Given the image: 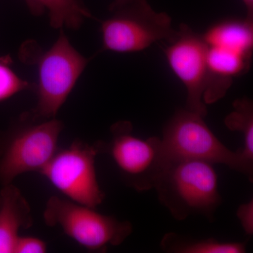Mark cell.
Listing matches in <instances>:
<instances>
[{
  "mask_svg": "<svg viewBox=\"0 0 253 253\" xmlns=\"http://www.w3.org/2000/svg\"><path fill=\"white\" fill-rule=\"evenodd\" d=\"M111 134L109 142H96L100 154L109 155L128 186L138 191L155 189L172 162L161 138L137 137L126 121L113 124Z\"/></svg>",
  "mask_w": 253,
  "mask_h": 253,
  "instance_id": "7a4b0ae2",
  "label": "cell"
},
{
  "mask_svg": "<svg viewBox=\"0 0 253 253\" xmlns=\"http://www.w3.org/2000/svg\"><path fill=\"white\" fill-rule=\"evenodd\" d=\"M98 154L97 143L75 141L68 147L58 149L40 173L66 199L96 208L105 199L95 169Z\"/></svg>",
  "mask_w": 253,
  "mask_h": 253,
  "instance_id": "ba28073f",
  "label": "cell"
},
{
  "mask_svg": "<svg viewBox=\"0 0 253 253\" xmlns=\"http://www.w3.org/2000/svg\"><path fill=\"white\" fill-rule=\"evenodd\" d=\"M212 165L194 159L171 162L155 189L160 201L176 219L194 214L212 217L221 202Z\"/></svg>",
  "mask_w": 253,
  "mask_h": 253,
  "instance_id": "6da1fadb",
  "label": "cell"
},
{
  "mask_svg": "<svg viewBox=\"0 0 253 253\" xmlns=\"http://www.w3.org/2000/svg\"><path fill=\"white\" fill-rule=\"evenodd\" d=\"M34 15L49 14L51 27L77 30L85 18H92L90 11L81 0H25Z\"/></svg>",
  "mask_w": 253,
  "mask_h": 253,
  "instance_id": "8fae6325",
  "label": "cell"
},
{
  "mask_svg": "<svg viewBox=\"0 0 253 253\" xmlns=\"http://www.w3.org/2000/svg\"><path fill=\"white\" fill-rule=\"evenodd\" d=\"M61 30L53 46L36 56L38 101L34 109L23 115L32 121L56 118L89 62Z\"/></svg>",
  "mask_w": 253,
  "mask_h": 253,
  "instance_id": "277c9868",
  "label": "cell"
},
{
  "mask_svg": "<svg viewBox=\"0 0 253 253\" xmlns=\"http://www.w3.org/2000/svg\"><path fill=\"white\" fill-rule=\"evenodd\" d=\"M234 111L224 120L226 127L238 131L244 136V146L237 150L246 169V175L252 181L253 172V104L249 98L236 99Z\"/></svg>",
  "mask_w": 253,
  "mask_h": 253,
  "instance_id": "7c38bea8",
  "label": "cell"
},
{
  "mask_svg": "<svg viewBox=\"0 0 253 253\" xmlns=\"http://www.w3.org/2000/svg\"><path fill=\"white\" fill-rule=\"evenodd\" d=\"M246 7L247 15L246 18L253 21V0H241Z\"/></svg>",
  "mask_w": 253,
  "mask_h": 253,
  "instance_id": "e0dca14e",
  "label": "cell"
},
{
  "mask_svg": "<svg viewBox=\"0 0 253 253\" xmlns=\"http://www.w3.org/2000/svg\"><path fill=\"white\" fill-rule=\"evenodd\" d=\"M33 225L32 211L21 190L11 184L0 190V253H14L21 229Z\"/></svg>",
  "mask_w": 253,
  "mask_h": 253,
  "instance_id": "30bf717a",
  "label": "cell"
},
{
  "mask_svg": "<svg viewBox=\"0 0 253 253\" xmlns=\"http://www.w3.org/2000/svg\"><path fill=\"white\" fill-rule=\"evenodd\" d=\"M166 43L163 51L168 65L186 89V109L205 117L207 107L204 95L208 68V46L204 36L182 23Z\"/></svg>",
  "mask_w": 253,
  "mask_h": 253,
  "instance_id": "9c48e42d",
  "label": "cell"
},
{
  "mask_svg": "<svg viewBox=\"0 0 253 253\" xmlns=\"http://www.w3.org/2000/svg\"><path fill=\"white\" fill-rule=\"evenodd\" d=\"M204 118L186 108L173 115L161 138L170 161L194 159L224 164L246 175L239 153L226 148L210 129Z\"/></svg>",
  "mask_w": 253,
  "mask_h": 253,
  "instance_id": "52a82bcc",
  "label": "cell"
},
{
  "mask_svg": "<svg viewBox=\"0 0 253 253\" xmlns=\"http://www.w3.org/2000/svg\"><path fill=\"white\" fill-rule=\"evenodd\" d=\"M8 59H0V102L33 87L9 67Z\"/></svg>",
  "mask_w": 253,
  "mask_h": 253,
  "instance_id": "5bb4252c",
  "label": "cell"
},
{
  "mask_svg": "<svg viewBox=\"0 0 253 253\" xmlns=\"http://www.w3.org/2000/svg\"><path fill=\"white\" fill-rule=\"evenodd\" d=\"M237 217L245 232L249 235L253 234V201L241 205L237 211Z\"/></svg>",
  "mask_w": 253,
  "mask_h": 253,
  "instance_id": "2e32d148",
  "label": "cell"
},
{
  "mask_svg": "<svg viewBox=\"0 0 253 253\" xmlns=\"http://www.w3.org/2000/svg\"><path fill=\"white\" fill-rule=\"evenodd\" d=\"M168 252L177 253H244L246 244L237 242H220L215 239L184 241L174 234H167L162 241Z\"/></svg>",
  "mask_w": 253,
  "mask_h": 253,
  "instance_id": "4fadbf2b",
  "label": "cell"
},
{
  "mask_svg": "<svg viewBox=\"0 0 253 253\" xmlns=\"http://www.w3.org/2000/svg\"><path fill=\"white\" fill-rule=\"evenodd\" d=\"M43 219L46 225L59 228L91 252H104L109 246H120L132 232L129 221L118 220L94 208L56 196L48 199Z\"/></svg>",
  "mask_w": 253,
  "mask_h": 253,
  "instance_id": "5b68a950",
  "label": "cell"
},
{
  "mask_svg": "<svg viewBox=\"0 0 253 253\" xmlns=\"http://www.w3.org/2000/svg\"><path fill=\"white\" fill-rule=\"evenodd\" d=\"M63 129L56 118L32 121L21 116L0 140V184H11L24 173L41 172L57 151Z\"/></svg>",
  "mask_w": 253,
  "mask_h": 253,
  "instance_id": "3957f363",
  "label": "cell"
},
{
  "mask_svg": "<svg viewBox=\"0 0 253 253\" xmlns=\"http://www.w3.org/2000/svg\"><path fill=\"white\" fill-rule=\"evenodd\" d=\"M131 1H133V0H115L112 4L110 6V10L113 11V10L118 9V8L121 7L123 5L127 4Z\"/></svg>",
  "mask_w": 253,
  "mask_h": 253,
  "instance_id": "ac0fdd59",
  "label": "cell"
},
{
  "mask_svg": "<svg viewBox=\"0 0 253 253\" xmlns=\"http://www.w3.org/2000/svg\"><path fill=\"white\" fill-rule=\"evenodd\" d=\"M47 251L46 243L33 236H19L14 253H44Z\"/></svg>",
  "mask_w": 253,
  "mask_h": 253,
  "instance_id": "9a60e30c",
  "label": "cell"
},
{
  "mask_svg": "<svg viewBox=\"0 0 253 253\" xmlns=\"http://www.w3.org/2000/svg\"><path fill=\"white\" fill-rule=\"evenodd\" d=\"M111 11L113 16L101 23L102 51L138 52L175 35L171 18L155 11L146 0H133Z\"/></svg>",
  "mask_w": 253,
  "mask_h": 253,
  "instance_id": "8992f818",
  "label": "cell"
}]
</instances>
